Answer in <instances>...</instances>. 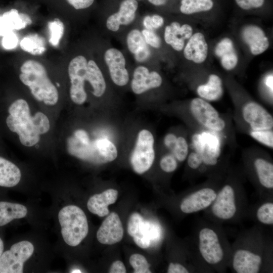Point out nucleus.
<instances>
[{"label": "nucleus", "mask_w": 273, "mask_h": 273, "mask_svg": "<svg viewBox=\"0 0 273 273\" xmlns=\"http://www.w3.org/2000/svg\"><path fill=\"white\" fill-rule=\"evenodd\" d=\"M2 17L11 31L23 29L32 23V20L28 15L19 13L16 9H12L5 13Z\"/></svg>", "instance_id": "c756f323"}, {"label": "nucleus", "mask_w": 273, "mask_h": 273, "mask_svg": "<svg viewBox=\"0 0 273 273\" xmlns=\"http://www.w3.org/2000/svg\"><path fill=\"white\" fill-rule=\"evenodd\" d=\"M244 41L249 46L251 52L254 55L260 54L266 51L269 41L263 31L258 26L249 25L242 31Z\"/></svg>", "instance_id": "4be33fe9"}, {"label": "nucleus", "mask_w": 273, "mask_h": 273, "mask_svg": "<svg viewBox=\"0 0 273 273\" xmlns=\"http://www.w3.org/2000/svg\"><path fill=\"white\" fill-rule=\"evenodd\" d=\"M162 83V78L158 72H150L146 67L139 66L133 71L131 88L135 94L140 95L159 87Z\"/></svg>", "instance_id": "a211bd4d"}, {"label": "nucleus", "mask_w": 273, "mask_h": 273, "mask_svg": "<svg viewBox=\"0 0 273 273\" xmlns=\"http://www.w3.org/2000/svg\"><path fill=\"white\" fill-rule=\"evenodd\" d=\"M208 45L203 34L197 32L189 38L184 51L186 59L196 63H201L206 59Z\"/></svg>", "instance_id": "5701e85b"}, {"label": "nucleus", "mask_w": 273, "mask_h": 273, "mask_svg": "<svg viewBox=\"0 0 273 273\" xmlns=\"http://www.w3.org/2000/svg\"><path fill=\"white\" fill-rule=\"evenodd\" d=\"M48 27L50 32L49 42L53 46H58L63 35L64 24L59 19H55L49 22Z\"/></svg>", "instance_id": "473e14b6"}, {"label": "nucleus", "mask_w": 273, "mask_h": 273, "mask_svg": "<svg viewBox=\"0 0 273 273\" xmlns=\"http://www.w3.org/2000/svg\"><path fill=\"white\" fill-rule=\"evenodd\" d=\"M8 112L7 125L11 131L18 135L20 143L26 147L37 144L40 135L36 131L27 102L22 99H18L10 105Z\"/></svg>", "instance_id": "0eeeda50"}, {"label": "nucleus", "mask_w": 273, "mask_h": 273, "mask_svg": "<svg viewBox=\"0 0 273 273\" xmlns=\"http://www.w3.org/2000/svg\"><path fill=\"white\" fill-rule=\"evenodd\" d=\"M143 25L146 29L148 30H153V28L152 26L151 21V16H146L144 17L143 20Z\"/></svg>", "instance_id": "864d4df0"}, {"label": "nucleus", "mask_w": 273, "mask_h": 273, "mask_svg": "<svg viewBox=\"0 0 273 273\" xmlns=\"http://www.w3.org/2000/svg\"><path fill=\"white\" fill-rule=\"evenodd\" d=\"M67 148L71 155L95 164L112 162L118 156L116 146L106 138L97 139L84 144L73 135L67 139Z\"/></svg>", "instance_id": "423d86ee"}, {"label": "nucleus", "mask_w": 273, "mask_h": 273, "mask_svg": "<svg viewBox=\"0 0 273 273\" xmlns=\"http://www.w3.org/2000/svg\"><path fill=\"white\" fill-rule=\"evenodd\" d=\"M141 32L148 45L156 49L160 47L161 44V39L153 30H148L145 28Z\"/></svg>", "instance_id": "ea45409f"}, {"label": "nucleus", "mask_w": 273, "mask_h": 273, "mask_svg": "<svg viewBox=\"0 0 273 273\" xmlns=\"http://www.w3.org/2000/svg\"><path fill=\"white\" fill-rule=\"evenodd\" d=\"M215 53L220 58L221 65L225 70H232L237 65L238 56L230 38H224L220 41L215 47Z\"/></svg>", "instance_id": "393cba45"}, {"label": "nucleus", "mask_w": 273, "mask_h": 273, "mask_svg": "<svg viewBox=\"0 0 273 273\" xmlns=\"http://www.w3.org/2000/svg\"><path fill=\"white\" fill-rule=\"evenodd\" d=\"M11 31L6 26L2 17H0V36H4Z\"/></svg>", "instance_id": "3c124183"}, {"label": "nucleus", "mask_w": 273, "mask_h": 273, "mask_svg": "<svg viewBox=\"0 0 273 273\" xmlns=\"http://www.w3.org/2000/svg\"><path fill=\"white\" fill-rule=\"evenodd\" d=\"M73 136L82 144H86L91 141L88 133L84 129H77L74 132Z\"/></svg>", "instance_id": "de8ad7c7"}, {"label": "nucleus", "mask_w": 273, "mask_h": 273, "mask_svg": "<svg viewBox=\"0 0 273 273\" xmlns=\"http://www.w3.org/2000/svg\"><path fill=\"white\" fill-rule=\"evenodd\" d=\"M109 272L110 273H125L126 268L123 263L120 260H116L113 262Z\"/></svg>", "instance_id": "09e8293b"}, {"label": "nucleus", "mask_w": 273, "mask_h": 273, "mask_svg": "<svg viewBox=\"0 0 273 273\" xmlns=\"http://www.w3.org/2000/svg\"><path fill=\"white\" fill-rule=\"evenodd\" d=\"M151 24L153 28L157 29L161 27L164 23L163 18L160 15L154 14L151 16Z\"/></svg>", "instance_id": "8fccbe9b"}, {"label": "nucleus", "mask_w": 273, "mask_h": 273, "mask_svg": "<svg viewBox=\"0 0 273 273\" xmlns=\"http://www.w3.org/2000/svg\"><path fill=\"white\" fill-rule=\"evenodd\" d=\"M27 213V209L23 205L0 202V226L8 224L14 219L23 218Z\"/></svg>", "instance_id": "cd10ccee"}, {"label": "nucleus", "mask_w": 273, "mask_h": 273, "mask_svg": "<svg viewBox=\"0 0 273 273\" xmlns=\"http://www.w3.org/2000/svg\"><path fill=\"white\" fill-rule=\"evenodd\" d=\"M129 263L134 269V273H151L146 258L140 254H133L129 257Z\"/></svg>", "instance_id": "c9c22d12"}, {"label": "nucleus", "mask_w": 273, "mask_h": 273, "mask_svg": "<svg viewBox=\"0 0 273 273\" xmlns=\"http://www.w3.org/2000/svg\"><path fill=\"white\" fill-rule=\"evenodd\" d=\"M190 110L195 119L207 130L218 133L225 128V121L209 102L200 98H194L190 102Z\"/></svg>", "instance_id": "f8f14e48"}, {"label": "nucleus", "mask_w": 273, "mask_h": 273, "mask_svg": "<svg viewBox=\"0 0 273 273\" xmlns=\"http://www.w3.org/2000/svg\"><path fill=\"white\" fill-rule=\"evenodd\" d=\"M250 135L259 143L268 147L273 148V131L271 129L252 130L250 131Z\"/></svg>", "instance_id": "f704fd0d"}, {"label": "nucleus", "mask_w": 273, "mask_h": 273, "mask_svg": "<svg viewBox=\"0 0 273 273\" xmlns=\"http://www.w3.org/2000/svg\"><path fill=\"white\" fill-rule=\"evenodd\" d=\"M21 173L12 162L0 157V186L13 187L20 181Z\"/></svg>", "instance_id": "bb28decb"}, {"label": "nucleus", "mask_w": 273, "mask_h": 273, "mask_svg": "<svg viewBox=\"0 0 273 273\" xmlns=\"http://www.w3.org/2000/svg\"><path fill=\"white\" fill-rule=\"evenodd\" d=\"M212 183L194 188L181 200L179 209L184 214L205 211L212 204L220 186Z\"/></svg>", "instance_id": "9d476101"}, {"label": "nucleus", "mask_w": 273, "mask_h": 273, "mask_svg": "<svg viewBox=\"0 0 273 273\" xmlns=\"http://www.w3.org/2000/svg\"><path fill=\"white\" fill-rule=\"evenodd\" d=\"M177 136L173 133H167L163 140L165 147L171 152L177 141Z\"/></svg>", "instance_id": "a18cd8bd"}, {"label": "nucleus", "mask_w": 273, "mask_h": 273, "mask_svg": "<svg viewBox=\"0 0 273 273\" xmlns=\"http://www.w3.org/2000/svg\"><path fill=\"white\" fill-rule=\"evenodd\" d=\"M68 3L76 10L84 9L90 7L94 0H67Z\"/></svg>", "instance_id": "c03bdc74"}, {"label": "nucleus", "mask_w": 273, "mask_h": 273, "mask_svg": "<svg viewBox=\"0 0 273 273\" xmlns=\"http://www.w3.org/2000/svg\"><path fill=\"white\" fill-rule=\"evenodd\" d=\"M104 60L113 82L119 86L127 84L129 74L125 67V59L122 52L117 49L110 48L104 54Z\"/></svg>", "instance_id": "dca6fc26"}, {"label": "nucleus", "mask_w": 273, "mask_h": 273, "mask_svg": "<svg viewBox=\"0 0 273 273\" xmlns=\"http://www.w3.org/2000/svg\"><path fill=\"white\" fill-rule=\"evenodd\" d=\"M144 219L141 215L137 212L132 213L129 217L127 224V232L133 237L140 229Z\"/></svg>", "instance_id": "4c0bfd02"}, {"label": "nucleus", "mask_w": 273, "mask_h": 273, "mask_svg": "<svg viewBox=\"0 0 273 273\" xmlns=\"http://www.w3.org/2000/svg\"><path fill=\"white\" fill-rule=\"evenodd\" d=\"M197 92L200 98L208 102L218 100L223 94L221 78L216 74L210 75L207 83L198 86Z\"/></svg>", "instance_id": "a878e982"}, {"label": "nucleus", "mask_w": 273, "mask_h": 273, "mask_svg": "<svg viewBox=\"0 0 273 273\" xmlns=\"http://www.w3.org/2000/svg\"><path fill=\"white\" fill-rule=\"evenodd\" d=\"M248 209L243 186L237 181L228 180L220 185L212 204L204 211V215L206 219L219 224L236 222L247 214Z\"/></svg>", "instance_id": "7ed1b4c3"}, {"label": "nucleus", "mask_w": 273, "mask_h": 273, "mask_svg": "<svg viewBox=\"0 0 273 273\" xmlns=\"http://www.w3.org/2000/svg\"><path fill=\"white\" fill-rule=\"evenodd\" d=\"M256 186L261 199H272L273 164L267 159L257 157L252 162Z\"/></svg>", "instance_id": "4468645a"}, {"label": "nucleus", "mask_w": 273, "mask_h": 273, "mask_svg": "<svg viewBox=\"0 0 273 273\" xmlns=\"http://www.w3.org/2000/svg\"><path fill=\"white\" fill-rule=\"evenodd\" d=\"M68 72L70 81V97L75 104L80 105L86 100L85 81L92 87L94 96L99 98L104 94L106 81L101 70L94 60L87 61L83 56H77L70 61Z\"/></svg>", "instance_id": "20e7f679"}, {"label": "nucleus", "mask_w": 273, "mask_h": 273, "mask_svg": "<svg viewBox=\"0 0 273 273\" xmlns=\"http://www.w3.org/2000/svg\"><path fill=\"white\" fill-rule=\"evenodd\" d=\"M133 238L135 243L141 248H147L150 246L151 240L145 232L144 221L138 233L133 237Z\"/></svg>", "instance_id": "58836bf2"}, {"label": "nucleus", "mask_w": 273, "mask_h": 273, "mask_svg": "<svg viewBox=\"0 0 273 273\" xmlns=\"http://www.w3.org/2000/svg\"><path fill=\"white\" fill-rule=\"evenodd\" d=\"M118 194L116 190L109 189L100 194L92 196L87 203L88 210L100 217L108 215L109 214L108 206L116 202Z\"/></svg>", "instance_id": "412c9836"}, {"label": "nucleus", "mask_w": 273, "mask_h": 273, "mask_svg": "<svg viewBox=\"0 0 273 273\" xmlns=\"http://www.w3.org/2000/svg\"><path fill=\"white\" fill-rule=\"evenodd\" d=\"M241 8L248 10L252 8H258L262 7L264 0H235Z\"/></svg>", "instance_id": "37998d69"}, {"label": "nucleus", "mask_w": 273, "mask_h": 273, "mask_svg": "<svg viewBox=\"0 0 273 273\" xmlns=\"http://www.w3.org/2000/svg\"><path fill=\"white\" fill-rule=\"evenodd\" d=\"M221 226L206 218L195 224L192 252L205 272H224L229 267L231 245Z\"/></svg>", "instance_id": "f03ea898"}, {"label": "nucleus", "mask_w": 273, "mask_h": 273, "mask_svg": "<svg viewBox=\"0 0 273 273\" xmlns=\"http://www.w3.org/2000/svg\"><path fill=\"white\" fill-rule=\"evenodd\" d=\"M4 251V243L2 240L0 238V257L3 253Z\"/></svg>", "instance_id": "6e6d98bb"}, {"label": "nucleus", "mask_w": 273, "mask_h": 273, "mask_svg": "<svg viewBox=\"0 0 273 273\" xmlns=\"http://www.w3.org/2000/svg\"><path fill=\"white\" fill-rule=\"evenodd\" d=\"M123 236V228L118 215L112 212L104 220L97 233L98 241L112 245L120 242Z\"/></svg>", "instance_id": "f3484780"}, {"label": "nucleus", "mask_w": 273, "mask_h": 273, "mask_svg": "<svg viewBox=\"0 0 273 273\" xmlns=\"http://www.w3.org/2000/svg\"><path fill=\"white\" fill-rule=\"evenodd\" d=\"M138 3L136 0H123L117 12L110 15L107 19V28L117 31L122 25H128L135 19Z\"/></svg>", "instance_id": "6ab92c4d"}, {"label": "nucleus", "mask_w": 273, "mask_h": 273, "mask_svg": "<svg viewBox=\"0 0 273 273\" xmlns=\"http://www.w3.org/2000/svg\"><path fill=\"white\" fill-rule=\"evenodd\" d=\"M3 47L8 50L15 48L18 43V38L16 34L12 31L4 36L2 41Z\"/></svg>", "instance_id": "79ce46f5"}, {"label": "nucleus", "mask_w": 273, "mask_h": 273, "mask_svg": "<svg viewBox=\"0 0 273 273\" xmlns=\"http://www.w3.org/2000/svg\"><path fill=\"white\" fill-rule=\"evenodd\" d=\"M168 273H189V270L184 265L177 263L170 262L167 269Z\"/></svg>", "instance_id": "49530a36"}, {"label": "nucleus", "mask_w": 273, "mask_h": 273, "mask_svg": "<svg viewBox=\"0 0 273 273\" xmlns=\"http://www.w3.org/2000/svg\"><path fill=\"white\" fill-rule=\"evenodd\" d=\"M217 132L208 130L194 133L192 143L202 159V167L211 168L217 166L221 155V140Z\"/></svg>", "instance_id": "9b49d317"}, {"label": "nucleus", "mask_w": 273, "mask_h": 273, "mask_svg": "<svg viewBox=\"0 0 273 273\" xmlns=\"http://www.w3.org/2000/svg\"><path fill=\"white\" fill-rule=\"evenodd\" d=\"M171 153L178 162L185 161L189 153V144L187 140L182 136L177 137L176 144Z\"/></svg>", "instance_id": "72a5a7b5"}, {"label": "nucleus", "mask_w": 273, "mask_h": 273, "mask_svg": "<svg viewBox=\"0 0 273 273\" xmlns=\"http://www.w3.org/2000/svg\"><path fill=\"white\" fill-rule=\"evenodd\" d=\"M193 33L192 27L188 24L180 26L177 22H173L165 27L164 37L166 43L173 49L180 51L184 48L185 40L189 39Z\"/></svg>", "instance_id": "aec40b11"}, {"label": "nucleus", "mask_w": 273, "mask_h": 273, "mask_svg": "<svg viewBox=\"0 0 273 273\" xmlns=\"http://www.w3.org/2000/svg\"><path fill=\"white\" fill-rule=\"evenodd\" d=\"M155 158L154 136L150 130L143 129L138 133L130 155L131 167L135 173L142 174L151 167Z\"/></svg>", "instance_id": "1a4fd4ad"}, {"label": "nucleus", "mask_w": 273, "mask_h": 273, "mask_svg": "<svg viewBox=\"0 0 273 273\" xmlns=\"http://www.w3.org/2000/svg\"><path fill=\"white\" fill-rule=\"evenodd\" d=\"M58 218L63 239L68 245L76 246L86 237L88 232L87 218L79 207H64L59 212Z\"/></svg>", "instance_id": "6e6552de"}, {"label": "nucleus", "mask_w": 273, "mask_h": 273, "mask_svg": "<svg viewBox=\"0 0 273 273\" xmlns=\"http://www.w3.org/2000/svg\"><path fill=\"white\" fill-rule=\"evenodd\" d=\"M252 214L256 220L265 226L273 225V201L272 199H261Z\"/></svg>", "instance_id": "c85d7f7f"}, {"label": "nucleus", "mask_w": 273, "mask_h": 273, "mask_svg": "<svg viewBox=\"0 0 273 273\" xmlns=\"http://www.w3.org/2000/svg\"><path fill=\"white\" fill-rule=\"evenodd\" d=\"M33 244L22 241L13 244L0 257V273H22L24 263L32 255Z\"/></svg>", "instance_id": "ddd939ff"}, {"label": "nucleus", "mask_w": 273, "mask_h": 273, "mask_svg": "<svg viewBox=\"0 0 273 273\" xmlns=\"http://www.w3.org/2000/svg\"><path fill=\"white\" fill-rule=\"evenodd\" d=\"M126 43L129 52L134 55L137 62H143L149 58L151 54L150 48L139 29H133L129 32Z\"/></svg>", "instance_id": "b1692460"}, {"label": "nucleus", "mask_w": 273, "mask_h": 273, "mask_svg": "<svg viewBox=\"0 0 273 273\" xmlns=\"http://www.w3.org/2000/svg\"><path fill=\"white\" fill-rule=\"evenodd\" d=\"M265 84L269 88V90L272 94L273 89V76L270 74L266 76L265 79Z\"/></svg>", "instance_id": "603ef678"}, {"label": "nucleus", "mask_w": 273, "mask_h": 273, "mask_svg": "<svg viewBox=\"0 0 273 273\" xmlns=\"http://www.w3.org/2000/svg\"><path fill=\"white\" fill-rule=\"evenodd\" d=\"M149 2L155 6H161L165 4L167 0H148Z\"/></svg>", "instance_id": "5fc2aeb1"}, {"label": "nucleus", "mask_w": 273, "mask_h": 273, "mask_svg": "<svg viewBox=\"0 0 273 273\" xmlns=\"http://www.w3.org/2000/svg\"><path fill=\"white\" fill-rule=\"evenodd\" d=\"M19 78L28 87L36 100L49 106L58 102V90L49 78L46 68L39 62L33 60L25 61L20 67Z\"/></svg>", "instance_id": "39448f33"}, {"label": "nucleus", "mask_w": 273, "mask_h": 273, "mask_svg": "<svg viewBox=\"0 0 273 273\" xmlns=\"http://www.w3.org/2000/svg\"><path fill=\"white\" fill-rule=\"evenodd\" d=\"M21 49L33 55H40L46 51L43 39L37 34H30L24 37L20 43Z\"/></svg>", "instance_id": "7c9ffc66"}, {"label": "nucleus", "mask_w": 273, "mask_h": 273, "mask_svg": "<svg viewBox=\"0 0 273 273\" xmlns=\"http://www.w3.org/2000/svg\"><path fill=\"white\" fill-rule=\"evenodd\" d=\"M243 119L252 130L271 129L273 117L259 104L250 101L246 103L242 109Z\"/></svg>", "instance_id": "2eb2a0df"}, {"label": "nucleus", "mask_w": 273, "mask_h": 273, "mask_svg": "<svg viewBox=\"0 0 273 273\" xmlns=\"http://www.w3.org/2000/svg\"><path fill=\"white\" fill-rule=\"evenodd\" d=\"M213 6L212 0H181L180 10L185 14L210 10Z\"/></svg>", "instance_id": "2f4dec72"}, {"label": "nucleus", "mask_w": 273, "mask_h": 273, "mask_svg": "<svg viewBox=\"0 0 273 273\" xmlns=\"http://www.w3.org/2000/svg\"><path fill=\"white\" fill-rule=\"evenodd\" d=\"M178 161L170 153L163 156L159 162L161 169L166 173L174 172L178 167Z\"/></svg>", "instance_id": "e433bc0d"}, {"label": "nucleus", "mask_w": 273, "mask_h": 273, "mask_svg": "<svg viewBox=\"0 0 273 273\" xmlns=\"http://www.w3.org/2000/svg\"><path fill=\"white\" fill-rule=\"evenodd\" d=\"M187 165L193 171L200 170L202 166V159L198 152L193 151L189 153L187 158Z\"/></svg>", "instance_id": "a19ab883"}, {"label": "nucleus", "mask_w": 273, "mask_h": 273, "mask_svg": "<svg viewBox=\"0 0 273 273\" xmlns=\"http://www.w3.org/2000/svg\"><path fill=\"white\" fill-rule=\"evenodd\" d=\"M272 248L271 239L259 225L242 231L231 246L229 267L236 273L270 272Z\"/></svg>", "instance_id": "f257e3e1"}]
</instances>
